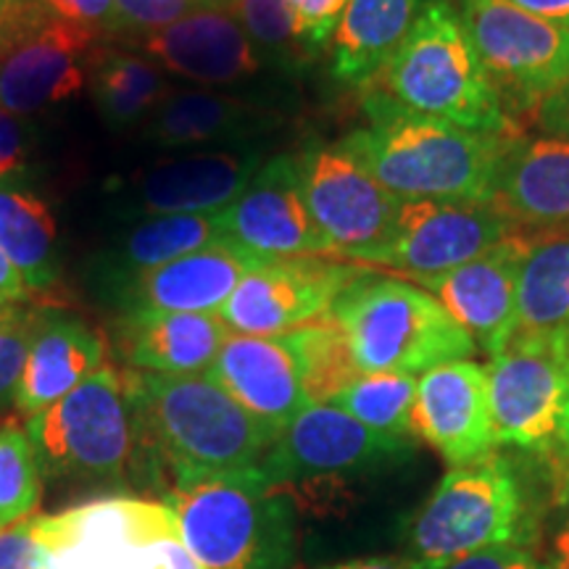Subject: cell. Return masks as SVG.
I'll list each match as a JSON object with an SVG mask.
<instances>
[{"label":"cell","mask_w":569,"mask_h":569,"mask_svg":"<svg viewBox=\"0 0 569 569\" xmlns=\"http://www.w3.org/2000/svg\"><path fill=\"white\" fill-rule=\"evenodd\" d=\"M365 124L340 138L369 174L401 201L490 203L511 134L475 132L398 103L380 84L361 90Z\"/></svg>","instance_id":"1"},{"label":"cell","mask_w":569,"mask_h":569,"mask_svg":"<svg viewBox=\"0 0 569 569\" xmlns=\"http://www.w3.org/2000/svg\"><path fill=\"white\" fill-rule=\"evenodd\" d=\"M122 380L138 432V453L146 451L151 465L172 475V482L261 467L280 438L274 427L240 407L211 375L132 369Z\"/></svg>","instance_id":"2"},{"label":"cell","mask_w":569,"mask_h":569,"mask_svg":"<svg viewBox=\"0 0 569 569\" xmlns=\"http://www.w3.org/2000/svg\"><path fill=\"white\" fill-rule=\"evenodd\" d=\"M161 501L206 569H284L293 559V501L259 467L172 482Z\"/></svg>","instance_id":"3"},{"label":"cell","mask_w":569,"mask_h":569,"mask_svg":"<svg viewBox=\"0 0 569 569\" xmlns=\"http://www.w3.org/2000/svg\"><path fill=\"white\" fill-rule=\"evenodd\" d=\"M375 84L425 117L475 132L517 134L453 0L419 3L407 38Z\"/></svg>","instance_id":"4"},{"label":"cell","mask_w":569,"mask_h":569,"mask_svg":"<svg viewBox=\"0 0 569 569\" xmlns=\"http://www.w3.org/2000/svg\"><path fill=\"white\" fill-rule=\"evenodd\" d=\"M330 315L343 325L361 372H430L478 353L469 332L436 296L401 277L365 269L346 284Z\"/></svg>","instance_id":"5"},{"label":"cell","mask_w":569,"mask_h":569,"mask_svg":"<svg viewBox=\"0 0 569 569\" xmlns=\"http://www.w3.org/2000/svg\"><path fill=\"white\" fill-rule=\"evenodd\" d=\"M536 530L528 490L507 457L451 467L409 530L411 569H440L490 546H528Z\"/></svg>","instance_id":"6"},{"label":"cell","mask_w":569,"mask_h":569,"mask_svg":"<svg viewBox=\"0 0 569 569\" xmlns=\"http://www.w3.org/2000/svg\"><path fill=\"white\" fill-rule=\"evenodd\" d=\"M40 475L51 480L119 482L138 457V432L124 380L103 365L53 407L27 417Z\"/></svg>","instance_id":"7"},{"label":"cell","mask_w":569,"mask_h":569,"mask_svg":"<svg viewBox=\"0 0 569 569\" xmlns=\"http://www.w3.org/2000/svg\"><path fill=\"white\" fill-rule=\"evenodd\" d=\"M101 38L17 0L0 17V106L17 117L53 109L88 88Z\"/></svg>","instance_id":"8"},{"label":"cell","mask_w":569,"mask_h":569,"mask_svg":"<svg viewBox=\"0 0 569 569\" xmlns=\"http://www.w3.org/2000/svg\"><path fill=\"white\" fill-rule=\"evenodd\" d=\"M509 117L536 111L569 77V32L507 0H453Z\"/></svg>","instance_id":"9"},{"label":"cell","mask_w":569,"mask_h":569,"mask_svg":"<svg viewBox=\"0 0 569 569\" xmlns=\"http://www.w3.org/2000/svg\"><path fill=\"white\" fill-rule=\"evenodd\" d=\"M303 201L330 253L372 264L388 243L401 198L369 174L343 140H309L298 151Z\"/></svg>","instance_id":"10"},{"label":"cell","mask_w":569,"mask_h":569,"mask_svg":"<svg viewBox=\"0 0 569 569\" xmlns=\"http://www.w3.org/2000/svg\"><path fill=\"white\" fill-rule=\"evenodd\" d=\"M486 375L496 446L557 457L569 411L565 340L515 336Z\"/></svg>","instance_id":"11"},{"label":"cell","mask_w":569,"mask_h":569,"mask_svg":"<svg viewBox=\"0 0 569 569\" xmlns=\"http://www.w3.org/2000/svg\"><path fill=\"white\" fill-rule=\"evenodd\" d=\"M42 569H119L140 546L180 536L172 507L138 496H103L59 515H32Z\"/></svg>","instance_id":"12"},{"label":"cell","mask_w":569,"mask_h":569,"mask_svg":"<svg viewBox=\"0 0 569 569\" xmlns=\"http://www.w3.org/2000/svg\"><path fill=\"white\" fill-rule=\"evenodd\" d=\"M365 269L336 256L261 259L227 298L219 319L234 336H284L330 315L346 284Z\"/></svg>","instance_id":"13"},{"label":"cell","mask_w":569,"mask_h":569,"mask_svg":"<svg viewBox=\"0 0 569 569\" xmlns=\"http://www.w3.org/2000/svg\"><path fill=\"white\" fill-rule=\"evenodd\" d=\"M517 232L501 211L475 201H401L388 243L372 264L407 277L465 267Z\"/></svg>","instance_id":"14"},{"label":"cell","mask_w":569,"mask_h":569,"mask_svg":"<svg viewBox=\"0 0 569 569\" xmlns=\"http://www.w3.org/2000/svg\"><path fill=\"white\" fill-rule=\"evenodd\" d=\"M411 453V440L386 438L336 403H309L269 448L261 472L272 486L372 472Z\"/></svg>","instance_id":"15"},{"label":"cell","mask_w":569,"mask_h":569,"mask_svg":"<svg viewBox=\"0 0 569 569\" xmlns=\"http://www.w3.org/2000/svg\"><path fill=\"white\" fill-rule=\"evenodd\" d=\"M264 163L253 146L211 148L142 169L119 188V217L146 219L169 213H217L238 201Z\"/></svg>","instance_id":"16"},{"label":"cell","mask_w":569,"mask_h":569,"mask_svg":"<svg viewBox=\"0 0 569 569\" xmlns=\"http://www.w3.org/2000/svg\"><path fill=\"white\" fill-rule=\"evenodd\" d=\"M219 219L227 243L259 259L332 256L306 209L298 153H277L261 163L238 201L219 211Z\"/></svg>","instance_id":"17"},{"label":"cell","mask_w":569,"mask_h":569,"mask_svg":"<svg viewBox=\"0 0 569 569\" xmlns=\"http://www.w3.org/2000/svg\"><path fill=\"white\" fill-rule=\"evenodd\" d=\"M127 42L138 46L161 71L206 88H234L259 80L267 71L234 11L196 9Z\"/></svg>","instance_id":"18"},{"label":"cell","mask_w":569,"mask_h":569,"mask_svg":"<svg viewBox=\"0 0 569 569\" xmlns=\"http://www.w3.org/2000/svg\"><path fill=\"white\" fill-rule=\"evenodd\" d=\"M528 248V234L511 232L480 259L443 274L411 277V282L443 303L448 315L469 332L478 351L496 356L515 336L517 280Z\"/></svg>","instance_id":"19"},{"label":"cell","mask_w":569,"mask_h":569,"mask_svg":"<svg viewBox=\"0 0 569 569\" xmlns=\"http://www.w3.org/2000/svg\"><path fill=\"white\" fill-rule=\"evenodd\" d=\"M411 432L451 467L493 453L488 375L478 361H448L417 380Z\"/></svg>","instance_id":"20"},{"label":"cell","mask_w":569,"mask_h":569,"mask_svg":"<svg viewBox=\"0 0 569 569\" xmlns=\"http://www.w3.org/2000/svg\"><path fill=\"white\" fill-rule=\"evenodd\" d=\"M490 206L528 238L569 232V140L522 132L507 138Z\"/></svg>","instance_id":"21"},{"label":"cell","mask_w":569,"mask_h":569,"mask_svg":"<svg viewBox=\"0 0 569 569\" xmlns=\"http://www.w3.org/2000/svg\"><path fill=\"white\" fill-rule=\"evenodd\" d=\"M259 261V256L222 240L132 277L103 301L117 306L119 315H219Z\"/></svg>","instance_id":"22"},{"label":"cell","mask_w":569,"mask_h":569,"mask_svg":"<svg viewBox=\"0 0 569 569\" xmlns=\"http://www.w3.org/2000/svg\"><path fill=\"white\" fill-rule=\"evenodd\" d=\"M206 375L230 393L256 419L282 432L309 407L301 365L288 336H232Z\"/></svg>","instance_id":"23"},{"label":"cell","mask_w":569,"mask_h":569,"mask_svg":"<svg viewBox=\"0 0 569 569\" xmlns=\"http://www.w3.org/2000/svg\"><path fill=\"white\" fill-rule=\"evenodd\" d=\"M282 124V111L259 98L217 90L169 92L151 113L142 138L156 148H240L267 138Z\"/></svg>","instance_id":"24"},{"label":"cell","mask_w":569,"mask_h":569,"mask_svg":"<svg viewBox=\"0 0 569 569\" xmlns=\"http://www.w3.org/2000/svg\"><path fill=\"white\" fill-rule=\"evenodd\" d=\"M106 365L103 338L82 319L56 309L34 315V330L21 369L13 409L32 417L53 407Z\"/></svg>","instance_id":"25"},{"label":"cell","mask_w":569,"mask_h":569,"mask_svg":"<svg viewBox=\"0 0 569 569\" xmlns=\"http://www.w3.org/2000/svg\"><path fill=\"white\" fill-rule=\"evenodd\" d=\"M222 219L217 213H169V217L134 219L109 248L90 261V284L106 298L132 277L182 256L222 243Z\"/></svg>","instance_id":"26"},{"label":"cell","mask_w":569,"mask_h":569,"mask_svg":"<svg viewBox=\"0 0 569 569\" xmlns=\"http://www.w3.org/2000/svg\"><path fill=\"white\" fill-rule=\"evenodd\" d=\"M219 315H122L117 346L122 359L138 372L206 375L230 338Z\"/></svg>","instance_id":"27"},{"label":"cell","mask_w":569,"mask_h":569,"mask_svg":"<svg viewBox=\"0 0 569 569\" xmlns=\"http://www.w3.org/2000/svg\"><path fill=\"white\" fill-rule=\"evenodd\" d=\"M422 0H348L330 42V77L365 90L382 77Z\"/></svg>","instance_id":"28"},{"label":"cell","mask_w":569,"mask_h":569,"mask_svg":"<svg viewBox=\"0 0 569 569\" xmlns=\"http://www.w3.org/2000/svg\"><path fill=\"white\" fill-rule=\"evenodd\" d=\"M515 336H569V232L530 238L517 280Z\"/></svg>","instance_id":"29"},{"label":"cell","mask_w":569,"mask_h":569,"mask_svg":"<svg viewBox=\"0 0 569 569\" xmlns=\"http://www.w3.org/2000/svg\"><path fill=\"white\" fill-rule=\"evenodd\" d=\"M0 251L19 269L32 293L59 280L56 222L24 177L0 180Z\"/></svg>","instance_id":"30"},{"label":"cell","mask_w":569,"mask_h":569,"mask_svg":"<svg viewBox=\"0 0 569 569\" xmlns=\"http://www.w3.org/2000/svg\"><path fill=\"white\" fill-rule=\"evenodd\" d=\"M88 88L98 117L111 130H130L169 96L163 71L127 48L103 42L92 56Z\"/></svg>","instance_id":"31"},{"label":"cell","mask_w":569,"mask_h":569,"mask_svg":"<svg viewBox=\"0 0 569 569\" xmlns=\"http://www.w3.org/2000/svg\"><path fill=\"white\" fill-rule=\"evenodd\" d=\"M284 336L296 348L309 403H332L353 380L365 375L356 365L343 325L332 315L311 319Z\"/></svg>","instance_id":"32"},{"label":"cell","mask_w":569,"mask_h":569,"mask_svg":"<svg viewBox=\"0 0 569 569\" xmlns=\"http://www.w3.org/2000/svg\"><path fill=\"white\" fill-rule=\"evenodd\" d=\"M417 377L401 372H367L340 393L336 407L386 438L411 440Z\"/></svg>","instance_id":"33"},{"label":"cell","mask_w":569,"mask_h":569,"mask_svg":"<svg viewBox=\"0 0 569 569\" xmlns=\"http://www.w3.org/2000/svg\"><path fill=\"white\" fill-rule=\"evenodd\" d=\"M234 13L267 71L293 77L309 63L298 46L288 0H238Z\"/></svg>","instance_id":"34"},{"label":"cell","mask_w":569,"mask_h":569,"mask_svg":"<svg viewBox=\"0 0 569 569\" xmlns=\"http://www.w3.org/2000/svg\"><path fill=\"white\" fill-rule=\"evenodd\" d=\"M42 496V475L24 427H0V530L30 517Z\"/></svg>","instance_id":"35"},{"label":"cell","mask_w":569,"mask_h":569,"mask_svg":"<svg viewBox=\"0 0 569 569\" xmlns=\"http://www.w3.org/2000/svg\"><path fill=\"white\" fill-rule=\"evenodd\" d=\"M34 315L38 311H27L21 306L0 311V409L13 403L27 351H30Z\"/></svg>","instance_id":"36"},{"label":"cell","mask_w":569,"mask_h":569,"mask_svg":"<svg viewBox=\"0 0 569 569\" xmlns=\"http://www.w3.org/2000/svg\"><path fill=\"white\" fill-rule=\"evenodd\" d=\"M38 3L53 17L82 27L103 42H127L132 38V30L113 0H38Z\"/></svg>","instance_id":"37"},{"label":"cell","mask_w":569,"mask_h":569,"mask_svg":"<svg viewBox=\"0 0 569 569\" xmlns=\"http://www.w3.org/2000/svg\"><path fill=\"white\" fill-rule=\"evenodd\" d=\"M288 6L293 13L298 46L311 63L332 42L348 0H288Z\"/></svg>","instance_id":"38"},{"label":"cell","mask_w":569,"mask_h":569,"mask_svg":"<svg viewBox=\"0 0 569 569\" xmlns=\"http://www.w3.org/2000/svg\"><path fill=\"white\" fill-rule=\"evenodd\" d=\"M34 142H38L34 127L24 122V117H17L0 106V180L24 177Z\"/></svg>","instance_id":"39"},{"label":"cell","mask_w":569,"mask_h":569,"mask_svg":"<svg viewBox=\"0 0 569 569\" xmlns=\"http://www.w3.org/2000/svg\"><path fill=\"white\" fill-rule=\"evenodd\" d=\"M134 34H148L196 11L193 0H113Z\"/></svg>","instance_id":"40"},{"label":"cell","mask_w":569,"mask_h":569,"mask_svg":"<svg viewBox=\"0 0 569 569\" xmlns=\"http://www.w3.org/2000/svg\"><path fill=\"white\" fill-rule=\"evenodd\" d=\"M0 569H42V553L32 536V515L0 530Z\"/></svg>","instance_id":"41"},{"label":"cell","mask_w":569,"mask_h":569,"mask_svg":"<svg viewBox=\"0 0 569 569\" xmlns=\"http://www.w3.org/2000/svg\"><path fill=\"white\" fill-rule=\"evenodd\" d=\"M440 569H549L528 546H490L448 561Z\"/></svg>","instance_id":"42"},{"label":"cell","mask_w":569,"mask_h":569,"mask_svg":"<svg viewBox=\"0 0 569 569\" xmlns=\"http://www.w3.org/2000/svg\"><path fill=\"white\" fill-rule=\"evenodd\" d=\"M540 134L569 140V77L532 111Z\"/></svg>","instance_id":"43"},{"label":"cell","mask_w":569,"mask_h":569,"mask_svg":"<svg viewBox=\"0 0 569 569\" xmlns=\"http://www.w3.org/2000/svg\"><path fill=\"white\" fill-rule=\"evenodd\" d=\"M30 296L32 290L27 288L24 277L19 274V269L0 251V311L17 309V306L30 301Z\"/></svg>","instance_id":"44"},{"label":"cell","mask_w":569,"mask_h":569,"mask_svg":"<svg viewBox=\"0 0 569 569\" xmlns=\"http://www.w3.org/2000/svg\"><path fill=\"white\" fill-rule=\"evenodd\" d=\"M549 569H569V475L559 498V522L551 536V553L546 561Z\"/></svg>","instance_id":"45"},{"label":"cell","mask_w":569,"mask_h":569,"mask_svg":"<svg viewBox=\"0 0 569 569\" xmlns=\"http://www.w3.org/2000/svg\"><path fill=\"white\" fill-rule=\"evenodd\" d=\"M517 9L532 13V17L551 21L569 32V0H507Z\"/></svg>","instance_id":"46"},{"label":"cell","mask_w":569,"mask_h":569,"mask_svg":"<svg viewBox=\"0 0 569 569\" xmlns=\"http://www.w3.org/2000/svg\"><path fill=\"white\" fill-rule=\"evenodd\" d=\"M159 549H161L163 567L167 569H206L201 561L196 559V553L182 543L180 536L163 538L159 543Z\"/></svg>","instance_id":"47"},{"label":"cell","mask_w":569,"mask_h":569,"mask_svg":"<svg viewBox=\"0 0 569 569\" xmlns=\"http://www.w3.org/2000/svg\"><path fill=\"white\" fill-rule=\"evenodd\" d=\"M332 569H409V567L398 565V561H390V559H359V561H348V565H340Z\"/></svg>","instance_id":"48"},{"label":"cell","mask_w":569,"mask_h":569,"mask_svg":"<svg viewBox=\"0 0 569 569\" xmlns=\"http://www.w3.org/2000/svg\"><path fill=\"white\" fill-rule=\"evenodd\" d=\"M196 9H213V11H234L238 0H193Z\"/></svg>","instance_id":"49"},{"label":"cell","mask_w":569,"mask_h":569,"mask_svg":"<svg viewBox=\"0 0 569 569\" xmlns=\"http://www.w3.org/2000/svg\"><path fill=\"white\" fill-rule=\"evenodd\" d=\"M557 457L565 461L567 472H569V411H567V422H565V432H561V443H559Z\"/></svg>","instance_id":"50"},{"label":"cell","mask_w":569,"mask_h":569,"mask_svg":"<svg viewBox=\"0 0 569 569\" xmlns=\"http://www.w3.org/2000/svg\"><path fill=\"white\" fill-rule=\"evenodd\" d=\"M13 3H17V0H0V17H3V13H6V11H9Z\"/></svg>","instance_id":"51"},{"label":"cell","mask_w":569,"mask_h":569,"mask_svg":"<svg viewBox=\"0 0 569 569\" xmlns=\"http://www.w3.org/2000/svg\"><path fill=\"white\" fill-rule=\"evenodd\" d=\"M565 346H567V353H569V336L565 338Z\"/></svg>","instance_id":"52"}]
</instances>
